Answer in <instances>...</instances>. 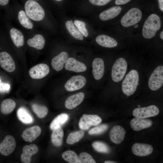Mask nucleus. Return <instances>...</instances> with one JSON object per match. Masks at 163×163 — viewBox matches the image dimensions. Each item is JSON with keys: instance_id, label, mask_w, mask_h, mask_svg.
Segmentation results:
<instances>
[{"instance_id": "f257e3e1", "label": "nucleus", "mask_w": 163, "mask_h": 163, "mask_svg": "<svg viewBox=\"0 0 163 163\" xmlns=\"http://www.w3.org/2000/svg\"><path fill=\"white\" fill-rule=\"evenodd\" d=\"M161 25L159 17L156 14H151L147 18L144 24L142 30L143 37L148 39L153 38L160 29Z\"/></svg>"}, {"instance_id": "f03ea898", "label": "nucleus", "mask_w": 163, "mask_h": 163, "mask_svg": "<svg viewBox=\"0 0 163 163\" xmlns=\"http://www.w3.org/2000/svg\"><path fill=\"white\" fill-rule=\"evenodd\" d=\"M139 75L138 72L134 69L130 71L126 75L121 85L123 92L129 96L136 91L139 85Z\"/></svg>"}, {"instance_id": "7ed1b4c3", "label": "nucleus", "mask_w": 163, "mask_h": 163, "mask_svg": "<svg viewBox=\"0 0 163 163\" xmlns=\"http://www.w3.org/2000/svg\"><path fill=\"white\" fill-rule=\"evenodd\" d=\"M24 8L27 15L34 21H41L44 17L45 12L44 10L36 1L27 0L24 4Z\"/></svg>"}, {"instance_id": "20e7f679", "label": "nucleus", "mask_w": 163, "mask_h": 163, "mask_svg": "<svg viewBox=\"0 0 163 163\" xmlns=\"http://www.w3.org/2000/svg\"><path fill=\"white\" fill-rule=\"evenodd\" d=\"M127 64L126 60L123 58H120L115 62L112 66L111 78L115 82L121 81L124 77L126 71Z\"/></svg>"}, {"instance_id": "39448f33", "label": "nucleus", "mask_w": 163, "mask_h": 163, "mask_svg": "<svg viewBox=\"0 0 163 163\" xmlns=\"http://www.w3.org/2000/svg\"><path fill=\"white\" fill-rule=\"evenodd\" d=\"M142 17V13L138 8H133L129 10L123 17L120 21L122 26L128 27L138 23Z\"/></svg>"}, {"instance_id": "423d86ee", "label": "nucleus", "mask_w": 163, "mask_h": 163, "mask_svg": "<svg viewBox=\"0 0 163 163\" xmlns=\"http://www.w3.org/2000/svg\"><path fill=\"white\" fill-rule=\"evenodd\" d=\"M163 84V66H158L154 70L149 80L148 85L152 91L159 89Z\"/></svg>"}, {"instance_id": "0eeeda50", "label": "nucleus", "mask_w": 163, "mask_h": 163, "mask_svg": "<svg viewBox=\"0 0 163 163\" xmlns=\"http://www.w3.org/2000/svg\"><path fill=\"white\" fill-rule=\"evenodd\" d=\"M159 112V109L156 106L151 105L147 107L135 109L133 111V114L136 118H146L155 116Z\"/></svg>"}, {"instance_id": "6e6552de", "label": "nucleus", "mask_w": 163, "mask_h": 163, "mask_svg": "<svg viewBox=\"0 0 163 163\" xmlns=\"http://www.w3.org/2000/svg\"><path fill=\"white\" fill-rule=\"evenodd\" d=\"M86 83V79L84 76L82 75L73 76L66 82L64 87L68 91H73L82 88Z\"/></svg>"}, {"instance_id": "1a4fd4ad", "label": "nucleus", "mask_w": 163, "mask_h": 163, "mask_svg": "<svg viewBox=\"0 0 163 163\" xmlns=\"http://www.w3.org/2000/svg\"><path fill=\"white\" fill-rule=\"evenodd\" d=\"M102 121L101 118L97 115L84 114L79 122V127L82 130L88 129L91 126H97Z\"/></svg>"}, {"instance_id": "9d476101", "label": "nucleus", "mask_w": 163, "mask_h": 163, "mask_svg": "<svg viewBox=\"0 0 163 163\" xmlns=\"http://www.w3.org/2000/svg\"><path fill=\"white\" fill-rule=\"evenodd\" d=\"M16 142L14 138L11 135L7 136L0 144V152L4 156L11 154L16 147Z\"/></svg>"}, {"instance_id": "9b49d317", "label": "nucleus", "mask_w": 163, "mask_h": 163, "mask_svg": "<svg viewBox=\"0 0 163 163\" xmlns=\"http://www.w3.org/2000/svg\"><path fill=\"white\" fill-rule=\"evenodd\" d=\"M49 72V66L45 64L41 63L31 68L29 71V74L33 79H40L46 76Z\"/></svg>"}, {"instance_id": "f8f14e48", "label": "nucleus", "mask_w": 163, "mask_h": 163, "mask_svg": "<svg viewBox=\"0 0 163 163\" xmlns=\"http://www.w3.org/2000/svg\"><path fill=\"white\" fill-rule=\"evenodd\" d=\"M0 66L8 72H12L15 69V63L11 56L5 51L0 52Z\"/></svg>"}, {"instance_id": "ddd939ff", "label": "nucleus", "mask_w": 163, "mask_h": 163, "mask_svg": "<svg viewBox=\"0 0 163 163\" xmlns=\"http://www.w3.org/2000/svg\"><path fill=\"white\" fill-rule=\"evenodd\" d=\"M65 68L66 70L75 72H84L87 69L85 64L72 57L68 58L65 64Z\"/></svg>"}, {"instance_id": "4468645a", "label": "nucleus", "mask_w": 163, "mask_h": 163, "mask_svg": "<svg viewBox=\"0 0 163 163\" xmlns=\"http://www.w3.org/2000/svg\"><path fill=\"white\" fill-rule=\"evenodd\" d=\"M132 150L134 155L143 157L150 155L153 152V148L150 145L136 143L132 146Z\"/></svg>"}, {"instance_id": "2eb2a0df", "label": "nucleus", "mask_w": 163, "mask_h": 163, "mask_svg": "<svg viewBox=\"0 0 163 163\" xmlns=\"http://www.w3.org/2000/svg\"><path fill=\"white\" fill-rule=\"evenodd\" d=\"M125 133V130L122 126L120 125L115 126L110 131V139L113 142L119 144L124 140Z\"/></svg>"}, {"instance_id": "dca6fc26", "label": "nucleus", "mask_w": 163, "mask_h": 163, "mask_svg": "<svg viewBox=\"0 0 163 163\" xmlns=\"http://www.w3.org/2000/svg\"><path fill=\"white\" fill-rule=\"evenodd\" d=\"M67 52L63 51L54 57L52 59L51 65L53 68L57 71L62 70L69 58Z\"/></svg>"}, {"instance_id": "f3484780", "label": "nucleus", "mask_w": 163, "mask_h": 163, "mask_svg": "<svg viewBox=\"0 0 163 163\" xmlns=\"http://www.w3.org/2000/svg\"><path fill=\"white\" fill-rule=\"evenodd\" d=\"M92 72L94 78L99 80L103 76L104 71V65L103 60L97 58L93 60L92 63Z\"/></svg>"}, {"instance_id": "a211bd4d", "label": "nucleus", "mask_w": 163, "mask_h": 163, "mask_svg": "<svg viewBox=\"0 0 163 163\" xmlns=\"http://www.w3.org/2000/svg\"><path fill=\"white\" fill-rule=\"evenodd\" d=\"M41 130L37 126L27 128L25 130L21 135L24 140L30 142L34 140L40 134Z\"/></svg>"}, {"instance_id": "6ab92c4d", "label": "nucleus", "mask_w": 163, "mask_h": 163, "mask_svg": "<svg viewBox=\"0 0 163 163\" xmlns=\"http://www.w3.org/2000/svg\"><path fill=\"white\" fill-rule=\"evenodd\" d=\"M85 94L82 92L70 96L66 99L65 102L66 108L69 110L75 108L82 103Z\"/></svg>"}, {"instance_id": "aec40b11", "label": "nucleus", "mask_w": 163, "mask_h": 163, "mask_svg": "<svg viewBox=\"0 0 163 163\" xmlns=\"http://www.w3.org/2000/svg\"><path fill=\"white\" fill-rule=\"evenodd\" d=\"M152 121L149 119L135 118L130 122L132 129L135 131H139L151 127L152 125Z\"/></svg>"}, {"instance_id": "412c9836", "label": "nucleus", "mask_w": 163, "mask_h": 163, "mask_svg": "<svg viewBox=\"0 0 163 163\" xmlns=\"http://www.w3.org/2000/svg\"><path fill=\"white\" fill-rule=\"evenodd\" d=\"M38 148L35 144L25 145L23 148V153L21 155V159L23 163H30L32 156L36 154Z\"/></svg>"}, {"instance_id": "4be33fe9", "label": "nucleus", "mask_w": 163, "mask_h": 163, "mask_svg": "<svg viewBox=\"0 0 163 163\" xmlns=\"http://www.w3.org/2000/svg\"><path fill=\"white\" fill-rule=\"evenodd\" d=\"M95 41L99 45L104 47L113 48L118 45V43L115 39L104 34L98 35L96 37Z\"/></svg>"}, {"instance_id": "5701e85b", "label": "nucleus", "mask_w": 163, "mask_h": 163, "mask_svg": "<svg viewBox=\"0 0 163 163\" xmlns=\"http://www.w3.org/2000/svg\"><path fill=\"white\" fill-rule=\"evenodd\" d=\"M121 10V8L120 6L112 7L101 12L99 14V18L103 21L110 20L118 16Z\"/></svg>"}, {"instance_id": "b1692460", "label": "nucleus", "mask_w": 163, "mask_h": 163, "mask_svg": "<svg viewBox=\"0 0 163 163\" xmlns=\"http://www.w3.org/2000/svg\"><path fill=\"white\" fill-rule=\"evenodd\" d=\"M9 34L12 42L17 47H19L23 46L24 37L20 30L15 28H12L10 30Z\"/></svg>"}, {"instance_id": "393cba45", "label": "nucleus", "mask_w": 163, "mask_h": 163, "mask_svg": "<svg viewBox=\"0 0 163 163\" xmlns=\"http://www.w3.org/2000/svg\"><path fill=\"white\" fill-rule=\"evenodd\" d=\"M44 37L40 34H37L27 41V45L30 46L39 50L43 49L45 44Z\"/></svg>"}, {"instance_id": "a878e982", "label": "nucleus", "mask_w": 163, "mask_h": 163, "mask_svg": "<svg viewBox=\"0 0 163 163\" xmlns=\"http://www.w3.org/2000/svg\"><path fill=\"white\" fill-rule=\"evenodd\" d=\"M63 135V131L61 127L53 129L51 135L52 142L53 145L57 147L61 146L62 144Z\"/></svg>"}, {"instance_id": "bb28decb", "label": "nucleus", "mask_w": 163, "mask_h": 163, "mask_svg": "<svg viewBox=\"0 0 163 163\" xmlns=\"http://www.w3.org/2000/svg\"><path fill=\"white\" fill-rule=\"evenodd\" d=\"M17 115L18 119L24 123L30 124L33 122V117L27 110L24 107L18 109L17 111Z\"/></svg>"}, {"instance_id": "cd10ccee", "label": "nucleus", "mask_w": 163, "mask_h": 163, "mask_svg": "<svg viewBox=\"0 0 163 163\" xmlns=\"http://www.w3.org/2000/svg\"><path fill=\"white\" fill-rule=\"evenodd\" d=\"M16 107L15 102L12 99H7L2 102L1 111L4 114H8L11 113Z\"/></svg>"}, {"instance_id": "c85d7f7f", "label": "nucleus", "mask_w": 163, "mask_h": 163, "mask_svg": "<svg viewBox=\"0 0 163 163\" xmlns=\"http://www.w3.org/2000/svg\"><path fill=\"white\" fill-rule=\"evenodd\" d=\"M18 18L20 23L24 27L29 29L33 28V24L25 11L20 10L18 12Z\"/></svg>"}, {"instance_id": "c756f323", "label": "nucleus", "mask_w": 163, "mask_h": 163, "mask_svg": "<svg viewBox=\"0 0 163 163\" xmlns=\"http://www.w3.org/2000/svg\"><path fill=\"white\" fill-rule=\"evenodd\" d=\"M69 116L65 113H62L57 116L52 121L50 128L53 130L57 128L61 127L68 120Z\"/></svg>"}, {"instance_id": "7c9ffc66", "label": "nucleus", "mask_w": 163, "mask_h": 163, "mask_svg": "<svg viewBox=\"0 0 163 163\" xmlns=\"http://www.w3.org/2000/svg\"><path fill=\"white\" fill-rule=\"evenodd\" d=\"M65 25L68 31L73 37L79 40H83V35L75 27L72 21H67Z\"/></svg>"}, {"instance_id": "2f4dec72", "label": "nucleus", "mask_w": 163, "mask_h": 163, "mask_svg": "<svg viewBox=\"0 0 163 163\" xmlns=\"http://www.w3.org/2000/svg\"><path fill=\"white\" fill-rule=\"evenodd\" d=\"M84 133V132L83 130L78 131L70 133L66 139L67 143L69 145H72L78 142L83 137Z\"/></svg>"}, {"instance_id": "473e14b6", "label": "nucleus", "mask_w": 163, "mask_h": 163, "mask_svg": "<svg viewBox=\"0 0 163 163\" xmlns=\"http://www.w3.org/2000/svg\"><path fill=\"white\" fill-rule=\"evenodd\" d=\"M62 158L66 161L70 163H81L79 157L73 151L68 150L62 154Z\"/></svg>"}, {"instance_id": "72a5a7b5", "label": "nucleus", "mask_w": 163, "mask_h": 163, "mask_svg": "<svg viewBox=\"0 0 163 163\" xmlns=\"http://www.w3.org/2000/svg\"><path fill=\"white\" fill-rule=\"evenodd\" d=\"M32 108L34 112L39 118L45 117L48 113V109L46 106L34 104L32 106Z\"/></svg>"}, {"instance_id": "f704fd0d", "label": "nucleus", "mask_w": 163, "mask_h": 163, "mask_svg": "<svg viewBox=\"0 0 163 163\" xmlns=\"http://www.w3.org/2000/svg\"><path fill=\"white\" fill-rule=\"evenodd\" d=\"M94 149L97 152L102 153H108L110 149L106 143L100 141H96L92 144Z\"/></svg>"}, {"instance_id": "c9c22d12", "label": "nucleus", "mask_w": 163, "mask_h": 163, "mask_svg": "<svg viewBox=\"0 0 163 163\" xmlns=\"http://www.w3.org/2000/svg\"><path fill=\"white\" fill-rule=\"evenodd\" d=\"M74 24L78 31L83 35L85 37L88 36V31L86 27V24L85 22L76 20L74 21Z\"/></svg>"}, {"instance_id": "e433bc0d", "label": "nucleus", "mask_w": 163, "mask_h": 163, "mask_svg": "<svg viewBox=\"0 0 163 163\" xmlns=\"http://www.w3.org/2000/svg\"><path fill=\"white\" fill-rule=\"evenodd\" d=\"M108 128L107 124H102L92 128L89 130L88 133L91 135L100 134L105 132Z\"/></svg>"}, {"instance_id": "4c0bfd02", "label": "nucleus", "mask_w": 163, "mask_h": 163, "mask_svg": "<svg viewBox=\"0 0 163 163\" xmlns=\"http://www.w3.org/2000/svg\"><path fill=\"white\" fill-rule=\"evenodd\" d=\"M79 158L82 163H95L96 162L91 155L85 152L81 153L79 155Z\"/></svg>"}, {"instance_id": "58836bf2", "label": "nucleus", "mask_w": 163, "mask_h": 163, "mask_svg": "<svg viewBox=\"0 0 163 163\" xmlns=\"http://www.w3.org/2000/svg\"><path fill=\"white\" fill-rule=\"evenodd\" d=\"M111 0H89L90 2L92 4L97 6H103L105 5Z\"/></svg>"}, {"instance_id": "ea45409f", "label": "nucleus", "mask_w": 163, "mask_h": 163, "mask_svg": "<svg viewBox=\"0 0 163 163\" xmlns=\"http://www.w3.org/2000/svg\"><path fill=\"white\" fill-rule=\"evenodd\" d=\"M131 0H116L115 4L117 5H124L130 2Z\"/></svg>"}, {"instance_id": "a19ab883", "label": "nucleus", "mask_w": 163, "mask_h": 163, "mask_svg": "<svg viewBox=\"0 0 163 163\" xmlns=\"http://www.w3.org/2000/svg\"><path fill=\"white\" fill-rule=\"evenodd\" d=\"M9 0H0V5L5 6L8 3Z\"/></svg>"}, {"instance_id": "79ce46f5", "label": "nucleus", "mask_w": 163, "mask_h": 163, "mask_svg": "<svg viewBox=\"0 0 163 163\" xmlns=\"http://www.w3.org/2000/svg\"><path fill=\"white\" fill-rule=\"evenodd\" d=\"M159 7L161 10L163 11V0H158Z\"/></svg>"}, {"instance_id": "37998d69", "label": "nucleus", "mask_w": 163, "mask_h": 163, "mask_svg": "<svg viewBox=\"0 0 163 163\" xmlns=\"http://www.w3.org/2000/svg\"><path fill=\"white\" fill-rule=\"evenodd\" d=\"M105 163H117L116 162L112 161H106L104 162Z\"/></svg>"}, {"instance_id": "c03bdc74", "label": "nucleus", "mask_w": 163, "mask_h": 163, "mask_svg": "<svg viewBox=\"0 0 163 163\" xmlns=\"http://www.w3.org/2000/svg\"><path fill=\"white\" fill-rule=\"evenodd\" d=\"M160 37L162 40H163V31H162L160 34Z\"/></svg>"}, {"instance_id": "a18cd8bd", "label": "nucleus", "mask_w": 163, "mask_h": 163, "mask_svg": "<svg viewBox=\"0 0 163 163\" xmlns=\"http://www.w3.org/2000/svg\"><path fill=\"white\" fill-rule=\"evenodd\" d=\"M55 0L58 1H62V0Z\"/></svg>"}, {"instance_id": "49530a36", "label": "nucleus", "mask_w": 163, "mask_h": 163, "mask_svg": "<svg viewBox=\"0 0 163 163\" xmlns=\"http://www.w3.org/2000/svg\"><path fill=\"white\" fill-rule=\"evenodd\" d=\"M138 107H140V105H138Z\"/></svg>"}, {"instance_id": "de8ad7c7", "label": "nucleus", "mask_w": 163, "mask_h": 163, "mask_svg": "<svg viewBox=\"0 0 163 163\" xmlns=\"http://www.w3.org/2000/svg\"><path fill=\"white\" fill-rule=\"evenodd\" d=\"M35 1H37V0H34Z\"/></svg>"}]
</instances>
